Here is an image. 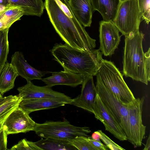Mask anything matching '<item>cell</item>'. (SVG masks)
<instances>
[{
	"mask_svg": "<svg viewBox=\"0 0 150 150\" xmlns=\"http://www.w3.org/2000/svg\"><path fill=\"white\" fill-rule=\"evenodd\" d=\"M44 4L50 22L65 43L82 50L96 47V40L75 18L68 0H45Z\"/></svg>",
	"mask_w": 150,
	"mask_h": 150,
	"instance_id": "6da1fadb",
	"label": "cell"
},
{
	"mask_svg": "<svg viewBox=\"0 0 150 150\" xmlns=\"http://www.w3.org/2000/svg\"><path fill=\"white\" fill-rule=\"evenodd\" d=\"M50 51L64 70L81 75L84 77L96 76L103 59L99 49L81 50L66 43H56Z\"/></svg>",
	"mask_w": 150,
	"mask_h": 150,
	"instance_id": "7a4b0ae2",
	"label": "cell"
},
{
	"mask_svg": "<svg viewBox=\"0 0 150 150\" xmlns=\"http://www.w3.org/2000/svg\"><path fill=\"white\" fill-rule=\"evenodd\" d=\"M144 35L139 31L125 36L122 63L123 75L148 84L142 42Z\"/></svg>",
	"mask_w": 150,
	"mask_h": 150,
	"instance_id": "3957f363",
	"label": "cell"
},
{
	"mask_svg": "<svg viewBox=\"0 0 150 150\" xmlns=\"http://www.w3.org/2000/svg\"><path fill=\"white\" fill-rule=\"evenodd\" d=\"M98 73L105 86L121 103L128 104L135 98L122 74L112 62L103 59Z\"/></svg>",
	"mask_w": 150,
	"mask_h": 150,
	"instance_id": "277c9868",
	"label": "cell"
},
{
	"mask_svg": "<svg viewBox=\"0 0 150 150\" xmlns=\"http://www.w3.org/2000/svg\"><path fill=\"white\" fill-rule=\"evenodd\" d=\"M33 131L43 138L61 140L80 136L88 137V134L91 132L89 127L74 126L65 118L63 121H47L42 124L36 123Z\"/></svg>",
	"mask_w": 150,
	"mask_h": 150,
	"instance_id": "5b68a950",
	"label": "cell"
},
{
	"mask_svg": "<svg viewBox=\"0 0 150 150\" xmlns=\"http://www.w3.org/2000/svg\"><path fill=\"white\" fill-rule=\"evenodd\" d=\"M96 76V87L101 100L120 125L129 142L131 141L129 115L127 104L120 102L104 85L98 73Z\"/></svg>",
	"mask_w": 150,
	"mask_h": 150,
	"instance_id": "8992f818",
	"label": "cell"
},
{
	"mask_svg": "<svg viewBox=\"0 0 150 150\" xmlns=\"http://www.w3.org/2000/svg\"><path fill=\"white\" fill-rule=\"evenodd\" d=\"M141 19L137 0H123L112 22L125 36L139 31Z\"/></svg>",
	"mask_w": 150,
	"mask_h": 150,
	"instance_id": "52a82bcc",
	"label": "cell"
},
{
	"mask_svg": "<svg viewBox=\"0 0 150 150\" xmlns=\"http://www.w3.org/2000/svg\"><path fill=\"white\" fill-rule=\"evenodd\" d=\"M145 97L135 98L127 104L129 115L130 143L135 147L142 145L145 138L146 126L142 123V113Z\"/></svg>",
	"mask_w": 150,
	"mask_h": 150,
	"instance_id": "ba28073f",
	"label": "cell"
},
{
	"mask_svg": "<svg viewBox=\"0 0 150 150\" xmlns=\"http://www.w3.org/2000/svg\"><path fill=\"white\" fill-rule=\"evenodd\" d=\"M36 124L29 114L18 105L9 114L2 125V128L8 135L33 131Z\"/></svg>",
	"mask_w": 150,
	"mask_h": 150,
	"instance_id": "9c48e42d",
	"label": "cell"
},
{
	"mask_svg": "<svg viewBox=\"0 0 150 150\" xmlns=\"http://www.w3.org/2000/svg\"><path fill=\"white\" fill-rule=\"evenodd\" d=\"M99 32V50L105 56L112 55L120 40L119 30L112 22L103 20L100 22Z\"/></svg>",
	"mask_w": 150,
	"mask_h": 150,
	"instance_id": "30bf717a",
	"label": "cell"
},
{
	"mask_svg": "<svg viewBox=\"0 0 150 150\" xmlns=\"http://www.w3.org/2000/svg\"><path fill=\"white\" fill-rule=\"evenodd\" d=\"M19 97L22 99L35 98H50L58 100L67 103L71 102V98L63 93L53 90L47 85L40 86L34 85L30 81L17 89Z\"/></svg>",
	"mask_w": 150,
	"mask_h": 150,
	"instance_id": "8fae6325",
	"label": "cell"
},
{
	"mask_svg": "<svg viewBox=\"0 0 150 150\" xmlns=\"http://www.w3.org/2000/svg\"><path fill=\"white\" fill-rule=\"evenodd\" d=\"M93 110L95 117L103 123L106 130L120 141L127 140L125 132L102 102L98 93Z\"/></svg>",
	"mask_w": 150,
	"mask_h": 150,
	"instance_id": "7c38bea8",
	"label": "cell"
},
{
	"mask_svg": "<svg viewBox=\"0 0 150 150\" xmlns=\"http://www.w3.org/2000/svg\"><path fill=\"white\" fill-rule=\"evenodd\" d=\"M93 76L84 77L81 94L72 99L69 104L81 108L93 113V108L97 93L93 80Z\"/></svg>",
	"mask_w": 150,
	"mask_h": 150,
	"instance_id": "4fadbf2b",
	"label": "cell"
},
{
	"mask_svg": "<svg viewBox=\"0 0 150 150\" xmlns=\"http://www.w3.org/2000/svg\"><path fill=\"white\" fill-rule=\"evenodd\" d=\"M10 63L15 68L18 76L25 79L27 82L34 79L41 80L46 74L50 72L41 71L31 66L20 51H16L12 55Z\"/></svg>",
	"mask_w": 150,
	"mask_h": 150,
	"instance_id": "5bb4252c",
	"label": "cell"
},
{
	"mask_svg": "<svg viewBox=\"0 0 150 150\" xmlns=\"http://www.w3.org/2000/svg\"><path fill=\"white\" fill-rule=\"evenodd\" d=\"M51 73V76L41 79L47 85L51 87L57 85L76 87L82 84L84 77L81 75L65 70Z\"/></svg>",
	"mask_w": 150,
	"mask_h": 150,
	"instance_id": "9a60e30c",
	"label": "cell"
},
{
	"mask_svg": "<svg viewBox=\"0 0 150 150\" xmlns=\"http://www.w3.org/2000/svg\"><path fill=\"white\" fill-rule=\"evenodd\" d=\"M71 10L77 20L84 27H90L93 12L90 0H69Z\"/></svg>",
	"mask_w": 150,
	"mask_h": 150,
	"instance_id": "2e32d148",
	"label": "cell"
},
{
	"mask_svg": "<svg viewBox=\"0 0 150 150\" xmlns=\"http://www.w3.org/2000/svg\"><path fill=\"white\" fill-rule=\"evenodd\" d=\"M66 102L50 98H35L23 99L18 106L29 114L37 111L49 109L64 106Z\"/></svg>",
	"mask_w": 150,
	"mask_h": 150,
	"instance_id": "e0dca14e",
	"label": "cell"
},
{
	"mask_svg": "<svg viewBox=\"0 0 150 150\" xmlns=\"http://www.w3.org/2000/svg\"><path fill=\"white\" fill-rule=\"evenodd\" d=\"M12 6L21 7L25 15L39 17L42 15L45 9L42 0H0V8Z\"/></svg>",
	"mask_w": 150,
	"mask_h": 150,
	"instance_id": "ac0fdd59",
	"label": "cell"
},
{
	"mask_svg": "<svg viewBox=\"0 0 150 150\" xmlns=\"http://www.w3.org/2000/svg\"><path fill=\"white\" fill-rule=\"evenodd\" d=\"M93 11H97L103 20L113 22L122 0H90Z\"/></svg>",
	"mask_w": 150,
	"mask_h": 150,
	"instance_id": "d6986e66",
	"label": "cell"
},
{
	"mask_svg": "<svg viewBox=\"0 0 150 150\" xmlns=\"http://www.w3.org/2000/svg\"><path fill=\"white\" fill-rule=\"evenodd\" d=\"M25 15L23 9L18 6H9L0 10V31L9 28L16 21Z\"/></svg>",
	"mask_w": 150,
	"mask_h": 150,
	"instance_id": "ffe728a7",
	"label": "cell"
},
{
	"mask_svg": "<svg viewBox=\"0 0 150 150\" xmlns=\"http://www.w3.org/2000/svg\"><path fill=\"white\" fill-rule=\"evenodd\" d=\"M18 75L15 68L6 62L0 73V93L3 95L14 86L15 79Z\"/></svg>",
	"mask_w": 150,
	"mask_h": 150,
	"instance_id": "44dd1931",
	"label": "cell"
},
{
	"mask_svg": "<svg viewBox=\"0 0 150 150\" xmlns=\"http://www.w3.org/2000/svg\"><path fill=\"white\" fill-rule=\"evenodd\" d=\"M41 150H76L67 140H61L53 138H42L35 142Z\"/></svg>",
	"mask_w": 150,
	"mask_h": 150,
	"instance_id": "7402d4cb",
	"label": "cell"
},
{
	"mask_svg": "<svg viewBox=\"0 0 150 150\" xmlns=\"http://www.w3.org/2000/svg\"><path fill=\"white\" fill-rule=\"evenodd\" d=\"M9 28L0 31V73L6 62L9 51L8 33Z\"/></svg>",
	"mask_w": 150,
	"mask_h": 150,
	"instance_id": "603a6c76",
	"label": "cell"
},
{
	"mask_svg": "<svg viewBox=\"0 0 150 150\" xmlns=\"http://www.w3.org/2000/svg\"><path fill=\"white\" fill-rule=\"evenodd\" d=\"M88 137L78 136L74 138L68 139L67 140L77 150H97L89 141Z\"/></svg>",
	"mask_w": 150,
	"mask_h": 150,
	"instance_id": "cb8c5ba5",
	"label": "cell"
},
{
	"mask_svg": "<svg viewBox=\"0 0 150 150\" xmlns=\"http://www.w3.org/2000/svg\"><path fill=\"white\" fill-rule=\"evenodd\" d=\"M141 19L148 24L150 21V0H137Z\"/></svg>",
	"mask_w": 150,
	"mask_h": 150,
	"instance_id": "d4e9b609",
	"label": "cell"
},
{
	"mask_svg": "<svg viewBox=\"0 0 150 150\" xmlns=\"http://www.w3.org/2000/svg\"><path fill=\"white\" fill-rule=\"evenodd\" d=\"M9 150H41L35 142L28 141L23 139L13 146Z\"/></svg>",
	"mask_w": 150,
	"mask_h": 150,
	"instance_id": "484cf974",
	"label": "cell"
},
{
	"mask_svg": "<svg viewBox=\"0 0 150 150\" xmlns=\"http://www.w3.org/2000/svg\"><path fill=\"white\" fill-rule=\"evenodd\" d=\"M95 132L99 135L100 139L102 141L109 149L112 150H125L114 142L109 137L103 132L101 130H99Z\"/></svg>",
	"mask_w": 150,
	"mask_h": 150,
	"instance_id": "4316f807",
	"label": "cell"
},
{
	"mask_svg": "<svg viewBox=\"0 0 150 150\" xmlns=\"http://www.w3.org/2000/svg\"><path fill=\"white\" fill-rule=\"evenodd\" d=\"M21 98L18 95L5 103L0 106V116L12 108L18 105L22 100Z\"/></svg>",
	"mask_w": 150,
	"mask_h": 150,
	"instance_id": "83f0119b",
	"label": "cell"
},
{
	"mask_svg": "<svg viewBox=\"0 0 150 150\" xmlns=\"http://www.w3.org/2000/svg\"><path fill=\"white\" fill-rule=\"evenodd\" d=\"M7 135L2 128L0 131V150H8L7 148Z\"/></svg>",
	"mask_w": 150,
	"mask_h": 150,
	"instance_id": "f1b7e54d",
	"label": "cell"
},
{
	"mask_svg": "<svg viewBox=\"0 0 150 150\" xmlns=\"http://www.w3.org/2000/svg\"><path fill=\"white\" fill-rule=\"evenodd\" d=\"M88 139L90 143L97 150H108L109 149L103 144L100 140H96L93 139L91 137L88 136Z\"/></svg>",
	"mask_w": 150,
	"mask_h": 150,
	"instance_id": "f546056e",
	"label": "cell"
},
{
	"mask_svg": "<svg viewBox=\"0 0 150 150\" xmlns=\"http://www.w3.org/2000/svg\"><path fill=\"white\" fill-rule=\"evenodd\" d=\"M150 48H149L147 52L144 53L145 57V66L146 71L148 80V82L150 81Z\"/></svg>",
	"mask_w": 150,
	"mask_h": 150,
	"instance_id": "4dcf8cb0",
	"label": "cell"
},
{
	"mask_svg": "<svg viewBox=\"0 0 150 150\" xmlns=\"http://www.w3.org/2000/svg\"><path fill=\"white\" fill-rule=\"evenodd\" d=\"M18 106L12 108L0 116V126L3 125L4 121L8 115Z\"/></svg>",
	"mask_w": 150,
	"mask_h": 150,
	"instance_id": "1f68e13d",
	"label": "cell"
},
{
	"mask_svg": "<svg viewBox=\"0 0 150 150\" xmlns=\"http://www.w3.org/2000/svg\"><path fill=\"white\" fill-rule=\"evenodd\" d=\"M15 95H11L6 97H3L0 98V106L13 98Z\"/></svg>",
	"mask_w": 150,
	"mask_h": 150,
	"instance_id": "d6a6232c",
	"label": "cell"
},
{
	"mask_svg": "<svg viewBox=\"0 0 150 150\" xmlns=\"http://www.w3.org/2000/svg\"><path fill=\"white\" fill-rule=\"evenodd\" d=\"M144 147L143 150H150V135L149 134V137L147 139L146 143L144 145Z\"/></svg>",
	"mask_w": 150,
	"mask_h": 150,
	"instance_id": "836d02e7",
	"label": "cell"
},
{
	"mask_svg": "<svg viewBox=\"0 0 150 150\" xmlns=\"http://www.w3.org/2000/svg\"><path fill=\"white\" fill-rule=\"evenodd\" d=\"M91 138L94 139L96 140H100V137L99 135L95 132L93 134Z\"/></svg>",
	"mask_w": 150,
	"mask_h": 150,
	"instance_id": "e575fe53",
	"label": "cell"
},
{
	"mask_svg": "<svg viewBox=\"0 0 150 150\" xmlns=\"http://www.w3.org/2000/svg\"><path fill=\"white\" fill-rule=\"evenodd\" d=\"M2 128V125L0 126V131Z\"/></svg>",
	"mask_w": 150,
	"mask_h": 150,
	"instance_id": "d590c367",
	"label": "cell"
},
{
	"mask_svg": "<svg viewBox=\"0 0 150 150\" xmlns=\"http://www.w3.org/2000/svg\"><path fill=\"white\" fill-rule=\"evenodd\" d=\"M3 96L1 94H0V98L2 97Z\"/></svg>",
	"mask_w": 150,
	"mask_h": 150,
	"instance_id": "8d00e7d4",
	"label": "cell"
},
{
	"mask_svg": "<svg viewBox=\"0 0 150 150\" xmlns=\"http://www.w3.org/2000/svg\"></svg>",
	"mask_w": 150,
	"mask_h": 150,
	"instance_id": "74e56055",
	"label": "cell"
}]
</instances>
